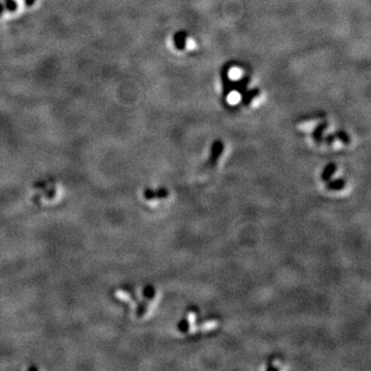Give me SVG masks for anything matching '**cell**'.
Returning a JSON list of instances; mask_svg holds the SVG:
<instances>
[{"label": "cell", "instance_id": "277c9868", "mask_svg": "<svg viewBox=\"0 0 371 371\" xmlns=\"http://www.w3.org/2000/svg\"><path fill=\"white\" fill-rule=\"evenodd\" d=\"M327 127H328V124L326 123V122H324V123L320 124V125L313 130V132H312V138H313V140L316 141L318 144H321L323 142V140H324L323 134H324L325 129L327 128Z\"/></svg>", "mask_w": 371, "mask_h": 371}, {"label": "cell", "instance_id": "4fadbf2b", "mask_svg": "<svg viewBox=\"0 0 371 371\" xmlns=\"http://www.w3.org/2000/svg\"><path fill=\"white\" fill-rule=\"evenodd\" d=\"M143 196H144V198L147 199V200H154V199H156V193H155V191H153V190L150 189V188H147V189L144 190Z\"/></svg>", "mask_w": 371, "mask_h": 371}, {"label": "cell", "instance_id": "5b68a950", "mask_svg": "<svg viewBox=\"0 0 371 371\" xmlns=\"http://www.w3.org/2000/svg\"><path fill=\"white\" fill-rule=\"evenodd\" d=\"M186 37L187 34L185 32H178L177 34L174 36V43L175 47L178 50H184L186 47Z\"/></svg>", "mask_w": 371, "mask_h": 371}, {"label": "cell", "instance_id": "8fae6325", "mask_svg": "<svg viewBox=\"0 0 371 371\" xmlns=\"http://www.w3.org/2000/svg\"><path fill=\"white\" fill-rule=\"evenodd\" d=\"M5 2V9H7L8 12L14 13L18 9V3L15 1V0H4Z\"/></svg>", "mask_w": 371, "mask_h": 371}, {"label": "cell", "instance_id": "e0dca14e", "mask_svg": "<svg viewBox=\"0 0 371 371\" xmlns=\"http://www.w3.org/2000/svg\"><path fill=\"white\" fill-rule=\"evenodd\" d=\"M24 2L27 6H32L33 4L35 3V0H24Z\"/></svg>", "mask_w": 371, "mask_h": 371}, {"label": "cell", "instance_id": "9c48e42d", "mask_svg": "<svg viewBox=\"0 0 371 371\" xmlns=\"http://www.w3.org/2000/svg\"><path fill=\"white\" fill-rule=\"evenodd\" d=\"M258 94H259V90H258V89H254V90H252L251 92L245 93L244 96H243V99H242L243 103H244V104H249V103L251 102V100H252L255 96H257Z\"/></svg>", "mask_w": 371, "mask_h": 371}, {"label": "cell", "instance_id": "6da1fadb", "mask_svg": "<svg viewBox=\"0 0 371 371\" xmlns=\"http://www.w3.org/2000/svg\"><path fill=\"white\" fill-rule=\"evenodd\" d=\"M224 151V143L220 140H217L212 143L211 145V150H210V157L208 159L207 165L209 166H215L220 158V156L222 155Z\"/></svg>", "mask_w": 371, "mask_h": 371}, {"label": "cell", "instance_id": "8992f818", "mask_svg": "<svg viewBox=\"0 0 371 371\" xmlns=\"http://www.w3.org/2000/svg\"><path fill=\"white\" fill-rule=\"evenodd\" d=\"M142 294H143L144 298L147 299V300H149V301L153 300L155 298V296H156L155 288L153 286H151V285L145 286L144 289H143V291H142Z\"/></svg>", "mask_w": 371, "mask_h": 371}, {"label": "cell", "instance_id": "ac0fdd59", "mask_svg": "<svg viewBox=\"0 0 371 371\" xmlns=\"http://www.w3.org/2000/svg\"><path fill=\"white\" fill-rule=\"evenodd\" d=\"M4 9H5V7H4V5L1 3V2H0V16H1L2 14H3V12H4Z\"/></svg>", "mask_w": 371, "mask_h": 371}, {"label": "cell", "instance_id": "52a82bcc", "mask_svg": "<svg viewBox=\"0 0 371 371\" xmlns=\"http://www.w3.org/2000/svg\"><path fill=\"white\" fill-rule=\"evenodd\" d=\"M335 136L344 144H350L351 143V137L348 136V134L343 130H337L336 133H335Z\"/></svg>", "mask_w": 371, "mask_h": 371}, {"label": "cell", "instance_id": "2e32d148", "mask_svg": "<svg viewBox=\"0 0 371 371\" xmlns=\"http://www.w3.org/2000/svg\"><path fill=\"white\" fill-rule=\"evenodd\" d=\"M188 314H189V318L190 319H193L194 317H196L197 314H198V310L196 308L192 307L191 309H189V313Z\"/></svg>", "mask_w": 371, "mask_h": 371}, {"label": "cell", "instance_id": "9a60e30c", "mask_svg": "<svg viewBox=\"0 0 371 371\" xmlns=\"http://www.w3.org/2000/svg\"><path fill=\"white\" fill-rule=\"evenodd\" d=\"M335 138H336V136L334 135V134H329V135H327V136H326V137L324 138L323 141H325V142L327 143L328 145H331V144L334 142Z\"/></svg>", "mask_w": 371, "mask_h": 371}, {"label": "cell", "instance_id": "7a4b0ae2", "mask_svg": "<svg viewBox=\"0 0 371 371\" xmlns=\"http://www.w3.org/2000/svg\"><path fill=\"white\" fill-rule=\"evenodd\" d=\"M346 185V182L344 178H336V179H330L326 183V189L329 191H341L344 189Z\"/></svg>", "mask_w": 371, "mask_h": 371}, {"label": "cell", "instance_id": "5bb4252c", "mask_svg": "<svg viewBox=\"0 0 371 371\" xmlns=\"http://www.w3.org/2000/svg\"><path fill=\"white\" fill-rule=\"evenodd\" d=\"M246 82H247V78H243V80L240 81V82H239L237 85H236L235 87L237 88L240 92H243V91H244V89H245V87H246Z\"/></svg>", "mask_w": 371, "mask_h": 371}, {"label": "cell", "instance_id": "7c38bea8", "mask_svg": "<svg viewBox=\"0 0 371 371\" xmlns=\"http://www.w3.org/2000/svg\"><path fill=\"white\" fill-rule=\"evenodd\" d=\"M147 308H148V303L145 301H141L138 306H137V310H136V316L138 318L142 317L143 314L145 313V311H147Z\"/></svg>", "mask_w": 371, "mask_h": 371}, {"label": "cell", "instance_id": "ba28073f", "mask_svg": "<svg viewBox=\"0 0 371 371\" xmlns=\"http://www.w3.org/2000/svg\"><path fill=\"white\" fill-rule=\"evenodd\" d=\"M177 329L179 332L182 333H187L190 329V323H189V319L188 318H184L182 319L181 321L178 322L177 324Z\"/></svg>", "mask_w": 371, "mask_h": 371}, {"label": "cell", "instance_id": "3957f363", "mask_svg": "<svg viewBox=\"0 0 371 371\" xmlns=\"http://www.w3.org/2000/svg\"><path fill=\"white\" fill-rule=\"evenodd\" d=\"M337 169V166L335 163H329L327 164V166H326L323 171H322V174H321V179L323 182L327 183L328 181H330V179L332 178V176L334 175L335 171Z\"/></svg>", "mask_w": 371, "mask_h": 371}, {"label": "cell", "instance_id": "30bf717a", "mask_svg": "<svg viewBox=\"0 0 371 371\" xmlns=\"http://www.w3.org/2000/svg\"><path fill=\"white\" fill-rule=\"evenodd\" d=\"M155 193H156V199H164V198H167L168 195H169L168 190L164 187H161L157 191H155Z\"/></svg>", "mask_w": 371, "mask_h": 371}]
</instances>
